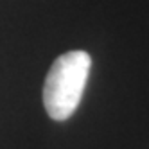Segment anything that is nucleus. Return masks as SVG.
Listing matches in <instances>:
<instances>
[{"instance_id":"f257e3e1","label":"nucleus","mask_w":149,"mask_h":149,"mask_svg":"<svg viewBox=\"0 0 149 149\" xmlns=\"http://www.w3.org/2000/svg\"><path fill=\"white\" fill-rule=\"evenodd\" d=\"M92 58L86 50H70L56 58L43 84V104L50 119L67 120L83 99Z\"/></svg>"}]
</instances>
